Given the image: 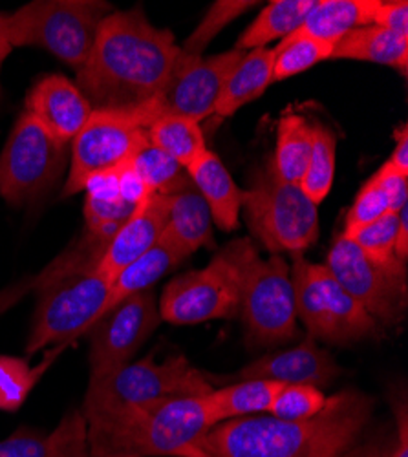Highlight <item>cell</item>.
I'll return each mask as SVG.
<instances>
[{
    "label": "cell",
    "instance_id": "6da1fadb",
    "mask_svg": "<svg viewBox=\"0 0 408 457\" xmlns=\"http://www.w3.org/2000/svg\"><path fill=\"white\" fill-rule=\"evenodd\" d=\"M372 411V397L343 390L303 421L253 415L220 423L176 457H345L357 445Z\"/></svg>",
    "mask_w": 408,
    "mask_h": 457
},
{
    "label": "cell",
    "instance_id": "7a4b0ae2",
    "mask_svg": "<svg viewBox=\"0 0 408 457\" xmlns=\"http://www.w3.org/2000/svg\"><path fill=\"white\" fill-rule=\"evenodd\" d=\"M179 57L171 29L156 28L141 8L112 12L78 70L76 87L92 108H134L162 99Z\"/></svg>",
    "mask_w": 408,
    "mask_h": 457
},
{
    "label": "cell",
    "instance_id": "3957f363",
    "mask_svg": "<svg viewBox=\"0 0 408 457\" xmlns=\"http://www.w3.org/2000/svg\"><path fill=\"white\" fill-rule=\"evenodd\" d=\"M104 245L87 235L37 275V306L26 353L70 345L101 317L110 282L97 271Z\"/></svg>",
    "mask_w": 408,
    "mask_h": 457
},
{
    "label": "cell",
    "instance_id": "277c9868",
    "mask_svg": "<svg viewBox=\"0 0 408 457\" xmlns=\"http://www.w3.org/2000/svg\"><path fill=\"white\" fill-rule=\"evenodd\" d=\"M211 428L204 397L163 399L87 419L90 457H176Z\"/></svg>",
    "mask_w": 408,
    "mask_h": 457
},
{
    "label": "cell",
    "instance_id": "5b68a950",
    "mask_svg": "<svg viewBox=\"0 0 408 457\" xmlns=\"http://www.w3.org/2000/svg\"><path fill=\"white\" fill-rule=\"evenodd\" d=\"M256 253L249 238H240L228 244L204 270L171 280L158 302L162 320L193 326L237 317L247 263Z\"/></svg>",
    "mask_w": 408,
    "mask_h": 457
},
{
    "label": "cell",
    "instance_id": "8992f818",
    "mask_svg": "<svg viewBox=\"0 0 408 457\" xmlns=\"http://www.w3.org/2000/svg\"><path fill=\"white\" fill-rule=\"evenodd\" d=\"M112 12V4L101 0H35L3 15V28L12 48H43L78 71Z\"/></svg>",
    "mask_w": 408,
    "mask_h": 457
},
{
    "label": "cell",
    "instance_id": "52a82bcc",
    "mask_svg": "<svg viewBox=\"0 0 408 457\" xmlns=\"http://www.w3.org/2000/svg\"><path fill=\"white\" fill-rule=\"evenodd\" d=\"M214 386L187 357L171 355L163 362L153 357L129 362L101 378H90L83 403L85 419L118 410L179 397H204Z\"/></svg>",
    "mask_w": 408,
    "mask_h": 457
},
{
    "label": "cell",
    "instance_id": "ba28073f",
    "mask_svg": "<svg viewBox=\"0 0 408 457\" xmlns=\"http://www.w3.org/2000/svg\"><path fill=\"white\" fill-rule=\"evenodd\" d=\"M163 116L162 99L134 108H96L71 141V162L62 196L85 190L90 176L127 165L148 143L146 130Z\"/></svg>",
    "mask_w": 408,
    "mask_h": 457
},
{
    "label": "cell",
    "instance_id": "9c48e42d",
    "mask_svg": "<svg viewBox=\"0 0 408 457\" xmlns=\"http://www.w3.org/2000/svg\"><path fill=\"white\" fill-rule=\"evenodd\" d=\"M289 268L296 319L313 340L328 345H355L379 337V324L337 282L324 263L310 262L304 253L291 254Z\"/></svg>",
    "mask_w": 408,
    "mask_h": 457
},
{
    "label": "cell",
    "instance_id": "30bf717a",
    "mask_svg": "<svg viewBox=\"0 0 408 457\" xmlns=\"http://www.w3.org/2000/svg\"><path fill=\"white\" fill-rule=\"evenodd\" d=\"M317 207L301 185L280 179L270 167L254 174L242 202L251 235L271 254L304 253L317 242Z\"/></svg>",
    "mask_w": 408,
    "mask_h": 457
},
{
    "label": "cell",
    "instance_id": "8fae6325",
    "mask_svg": "<svg viewBox=\"0 0 408 457\" xmlns=\"http://www.w3.org/2000/svg\"><path fill=\"white\" fill-rule=\"evenodd\" d=\"M324 265L379 326L392 328L404 320L408 306L404 260H376L339 235Z\"/></svg>",
    "mask_w": 408,
    "mask_h": 457
},
{
    "label": "cell",
    "instance_id": "7c38bea8",
    "mask_svg": "<svg viewBox=\"0 0 408 457\" xmlns=\"http://www.w3.org/2000/svg\"><path fill=\"white\" fill-rule=\"evenodd\" d=\"M246 340L251 348H277L296 337L295 291L289 265L280 254L249 260L240 300Z\"/></svg>",
    "mask_w": 408,
    "mask_h": 457
},
{
    "label": "cell",
    "instance_id": "4fadbf2b",
    "mask_svg": "<svg viewBox=\"0 0 408 457\" xmlns=\"http://www.w3.org/2000/svg\"><path fill=\"white\" fill-rule=\"evenodd\" d=\"M68 162V145L54 139L24 110L0 154V196L24 205L55 185Z\"/></svg>",
    "mask_w": 408,
    "mask_h": 457
},
{
    "label": "cell",
    "instance_id": "5bb4252c",
    "mask_svg": "<svg viewBox=\"0 0 408 457\" xmlns=\"http://www.w3.org/2000/svg\"><path fill=\"white\" fill-rule=\"evenodd\" d=\"M160 322L162 315L153 289L132 295L101 315L88 329L90 378L106 377L127 366Z\"/></svg>",
    "mask_w": 408,
    "mask_h": 457
},
{
    "label": "cell",
    "instance_id": "9a60e30c",
    "mask_svg": "<svg viewBox=\"0 0 408 457\" xmlns=\"http://www.w3.org/2000/svg\"><path fill=\"white\" fill-rule=\"evenodd\" d=\"M244 55L246 52L233 48L211 57H178L172 79L162 96L163 116L172 113L198 123L211 118L231 70Z\"/></svg>",
    "mask_w": 408,
    "mask_h": 457
},
{
    "label": "cell",
    "instance_id": "2e32d148",
    "mask_svg": "<svg viewBox=\"0 0 408 457\" xmlns=\"http://www.w3.org/2000/svg\"><path fill=\"white\" fill-rule=\"evenodd\" d=\"M26 112L54 139L70 145L94 112L83 92L64 75H46L26 97Z\"/></svg>",
    "mask_w": 408,
    "mask_h": 457
},
{
    "label": "cell",
    "instance_id": "e0dca14e",
    "mask_svg": "<svg viewBox=\"0 0 408 457\" xmlns=\"http://www.w3.org/2000/svg\"><path fill=\"white\" fill-rule=\"evenodd\" d=\"M169 196L151 195L120 227V231L108 242L97 263V271L110 284L129 263L151 251L160 242L169 220Z\"/></svg>",
    "mask_w": 408,
    "mask_h": 457
},
{
    "label": "cell",
    "instance_id": "ac0fdd59",
    "mask_svg": "<svg viewBox=\"0 0 408 457\" xmlns=\"http://www.w3.org/2000/svg\"><path fill=\"white\" fill-rule=\"evenodd\" d=\"M341 375V366L322 350L317 340L308 337L299 346L256 359L238 371V380H277L284 385L329 386Z\"/></svg>",
    "mask_w": 408,
    "mask_h": 457
},
{
    "label": "cell",
    "instance_id": "d6986e66",
    "mask_svg": "<svg viewBox=\"0 0 408 457\" xmlns=\"http://www.w3.org/2000/svg\"><path fill=\"white\" fill-rule=\"evenodd\" d=\"M187 174L205 200L212 221L221 231H235L242 211L244 190L235 183L226 165L207 148L187 169Z\"/></svg>",
    "mask_w": 408,
    "mask_h": 457
},
{
    "label": "cell",
    "instance_id": "ffe728a7",
    "mask_svg": "<svg viewBox=\"0 0 408 457\" xmlns=\"http://www.w3.org/2000/svg\"><path fill=\"white\" fill-rule=\"evenodd\" d=\"M169 198V220L162 240L183 260L204 245H212V216L196 187L179 190Z\"/></svg>",
    "mask_w": 408,
    "mask_h": 457
},
{
    "label": "cell",
    "instance_id": "44dd1931",
    "mask_svg": "<svg viewBox=\"0 0 408 457\" xmlns=\"http://www.w3.org/2000/svg\"><path fill=\"white\" fill-rule=\"evenodd\" d=\"M85 190V235L106 247L136 207L127 204L120 193L118 169L90 176Z\"/></svg>",
    "mask_w": 408,
    "mask_h": 457
},
{
    "label": "cell",
    "instance_id": "7402d4cb",
    "mask_svg": "<svg viewBox=\"0 0 408 457\" xmlns=\"http://www.w3.org/2000/svg\"><path fill=\"white\" fill-rule=\"evenodd\" d=\"M331 59H348L390 66L406 78L408 71V37L379 26H362L348 31L333 45Z\"/></svg>",
    "mask_w": 408,
    "mask_h": 457
},
{
    "label": "cell",
    "instance_id": "603a6c76",
    "mask_svg": "<svg viewBox=\"0 0 408 457\" xmlns=\"http://www.w3.org/2000/svg\"><path fill=\"white\" fill-rule=\"evenodd\" d=\"M284 383L277 380H238L235 385L214 388L204 395L211 428L233 419L268 415L277 392Z\"/></svg>",
    "mask_w": 408,
    "mask_h": 457
},
{
    "label": "cell",
    "instance_id": "cb8c5ba5",
    "mask_svg": "<svg viewBox=\"0 0 408 457\" xmlns=\"http://www.w3.org/2000/svg\"><path fill=\"white\" fill-rule=\"evenodd\" d=\"M273 83V50L258 48L246 52L231 70L214 106V116L229 118L244 104L261 97Z\"/></svg>",
    "mask_w": 408,
    "mask_h": 457
},
{
    "label": "cell",
    "instance_id": "d4e9b609",
    "mask_svg": "<svg viewBox=\"0 0 408 457\" xmlns=\"http://www.w3.org/2000/svg\"><path fill=\"white\" fill-rule=\"evenodd\" d=\"M378 4L379 0H315L299 31L333 46L348 31L372 26Z\"/></svg>",
    "mask_w": 408,
    "mask_h": 457
},
{
    "label": "cell",
    "instance_id": "484cf974",
    "mask_svg": "<svg viewBox=\"0 0 408 457\" xmlns=\"http://www.w3.org/2000/svg\"><path fill=\"white\" fill-rule=\"evenodd\" d=\"M313 148V123L296 112H286L277 127V146L270 169L280 179L299 185Z\"/></svg>",
    "mask_w": 408,
    "mask_h": 457
},
{
    "label": "cell",
    "instance_id": "4316f807",
    "mask_svg": "<svg viewBox=\"0 0 408 457\" xmlns=\"http://www.w3.org/2000/svg\"><path fill=\"white\" fill-rule=\"evenodd\" d=\"M313 6L315 0H273L244 29L235 48L251 52L266 48V45L275 39H286L301 29Z\"/></svg>",
    "mask_w": 408,
    "mask_h": 457
},
{
    "label": "cell",
    "instance_id": "83f0119b",
    "mask_svg": "<svg viewBox=\"0 0 408 457\" xmlns=\"http://www.w3.org/2000/svg\"><path fill=\"white\" fill-rule=\"evenodd\" d=\"M181 260L183 258L160 238V242L151 251H146L143 256L129 263L112 280L101 315L118 306L125 298L151 289L160 278H163L172 268H176Z\"/></svg>",
    "mask_w": 408,
    "mask_h": 457
},
{
    "label": "cell",
    "instance_id": "f1b7e54d",
    "mask_svg": "<svg viewBox=\"0 0 408 457\" xmlns=\"http://www.w3.org/2000/svg\"><path fill=\"white\" fill-rule=\"evenodd\" d=\"M148 143L163 150L187 170L207 150L200 123L183 116L165 113L146 130Z\"/></svg>",
    "mask_w": 408,
    "mask_h": 457
},
{
    "label": "cell",
    "instance_id": "f546056e",
    "mask_svg": "<svg viewBox=\"0 0 408 457\" xmlns=\"http://www.w3.org/2000/svg\"><path fill=\"white\" fill-rule=\"evenodd\" d=\"M66 346L68 345L50 348L41 364L33 368L24 359L0 355V410L17 411Z\"/></svg>",
    "mask_w": 408,
    "mask_h": 457
},
{
    "label": "cell",
    "instance_id": "4dcf8cb0",
    "mask_svg": "<svg viewBox=\"0 0 408 457\" xmlns=\"http://www.w3.org/2000/svg\"><path fill=\"white\" fill-rule=\"evenodd\" d=\"M129 165L153 195L172 196L179 190L193 187L187 170L151 143L141 146Z\"/></svg>",
    "mask_w": 408,
    "mask_h": 457
},
{
    "label": "cell",
    "instance_id": "1f68e13d",
    "mask_svg": "<svg viewBox=\"0 0 408 457\" xmlns=\"http://www.w3.org/2000/svg\"><path fill=\"white\" fill-rule=\"evenodd\" d=\"M333 46L315 37L295 31L273 48V83L299 75L315 64L331 59Z\"/></svg>",
    "mask_w": 408,
    "mask_h": 457
},
{
    "label": "cell",
    "instance_id": "d6a6232c",
    "mask_svg": "<svg viewBox=\"0 0 408 457\" xmlns=\"http://www.w3.org/2000/svg\"><path fill=\"white\" fill-rule=\"evenodd\" d=\"M336 154H337V136L326 125L313 123V148L301 179L304 195L315 204H322L329 195L333 176H336Z\"/></svg>",
    "mask_w": 408,
    "mask_h": 457
},
{
    "label": "cell",
    "instance_id": "836d02e7",
    "mask_svg": "<svg viewBox=\"0 0 408 457\" xmlns=\"http://www.w3.org/2000/svg\"><path fill=\"white\" fill-rule=\"evenodd\" d=\"M256 3H249V0H218L214 3L204 21L198 24V28L191 33L187 41L179 46V57L181 59H196L202 57V52L205 46L211 45L214 37L224 29L228 24H231L237 17L244 15L247 10H251Z\"/></svg>",
    "mask_w": 408,
    "mask_h": 457
},
{
    "label": "cell",
    "instance_id": "e575fe53",
    "mask_svg": "<svg viewBox=\"0 0 408 457\" xmlns=\"http://www.w3.org/2000/svg\"><path fill=\"white\" fill-rule=\"evenodd\" d=\"M399 227V211H388L381 218L370 221L362 227L354 228L350 233H341L350 238L359 249L376 260H392L396 256V235Z\"/></svg>",
    "mask_w": 408,
    "mask_h": 457
},
{
    "label": "cell",
    "instance_id": "d590c367",
    "mask_svg": "<svg viewBox=\"0 0 408 457\" xmlns=\"http://www.w3.org/2000/svg\"><path fill=\"white\" fill-rule=\"evenodd\" d=\"M326 399L324 392L317 386L282 385L268 415L284 419V421H303L317 415L324 408Z\"/></svg>",
    "mask_w": 408,
    "mask_h": 457
},
{
    "label": "cell",
    "instance_id": "8d00e7d4",
    "mask_svg": "<svg viewBox=\"0 0 408 457\" xmlns=\"http://www.w3.org/2000/svg\"><path fill=\"white\" fill-rule=\"evenodd\" d=\"M48 457H90L87 419L81 410H71L62 417L59 427L48 436Z\"/></svg>",
    "mask_w": 408,
    "mask_h": 457
},
{
    "label": "cell",
    "instance_id": "74e56055",
    "mask_svg": "<svg viewBox=\"0 0 408 457\" xmlns=\"http://www.w3.org/2000/svg\"><path fill=\"white\" fill-rule=\"evenodd\" d=\"M388 211H390L388 196L383 190V187L379 185L378 178L372 176L361 187L352 207L348 209L343 233H350L357 227H362L370 221H374V220L381 218L383 214H387Z\"/></svg>",
    "mask_w": 408,
    "mask_h": 457
},
{
    "label": "cell",
    "instance_id": "f35d334b",
    "mask_svg": "<svg viewBox=\"0 0 408 457\" xmlns=\"http://www.w3.org/2000/svg\"><path fill=\"white\" fill-rule=\"evenodd\" d=\"M48 436L29 428H19L8 439L0 441V457H48Z\"/></svg>",
    "mask_w": 408,
    "mask_h": 457
},
{
    "label": "cell",
    "instance_id": "ab89813d",
    "mask_svg": "<svg viewBox=\"0 0 408 457\" xmlns=\"http://www.w3.org/2000/svg\"><path fill=\"white\" fill-rule=\"evenodd\" d=\"M388 196L390 211L397 212L403 205L408 204V176L401 174L388 162L374 174Z\"/></svg>",
    "mask_w": 408,
    "mask_h": 457
},
{
    "label": "cell",
    "instance_id": "60d3db41",
    "mask_svg": "<svg viewBox=\"0 0 408 457\" xmlns=\"http://www.w3.org/2000/svg\"><path fill=\"white\" fill-rule=\"evenodd\" d=\"M372 24L408 37V3L406 0H399V3L397 0L394 3L379 0Z\"/></svg>",
    "mask_w": 408,
    "mask_h": 457
},
{
    "label": "cell",
    "instance_id": "b9f144b4",
    "mask_svg": "<svg viewBox=\"0 0 408 457\" xmlns=\"http://www.w3.org/2000/svg\"><path fill=\"white\" fill-rule=\"evenodd\" d=\"M35 286H37V275L21 278L6 286L4 289H0V317H3L6 312H10L13 306H17L28 293L35 291Z\"/></svg>",
    "mask_w": 408,
    "mask_h": 457
},
{
    "label": "cell",
    "instance_id": "7bdbcfd3",
    "mask_svg": "<svg viewBox=\"0 0 408 457\" xmlns=\"http://www.w3.org/2000/svg\"><path fill=\"white\" fill-rule=\"evenodd\" d=\"M396 146L392 150V156L388 163L397 169L401 174L408 176V125L403 123L399 129L394 132Z\"/></svg>",
    "mask_w": 408,
    "mask_h": 457
},
{
    "label": "cell",
    "instance_id": "ee69618b",
    "mask_svg": "<svg viewBox=\"0 0 408 457\" xmlns=\"http://www.w3.org/2000/svg\"><path fill=\"white\" fill-rule=\"evenodd\" d=\"M396 423H397V439L394 446L388 450L387 457H408V415L406 404L401 403V410L394 406Z\"/></svg>",
    "mask_w": 408,
    "mask_h": 457
},
{
    "label": "cell",
    "instance_id": "f6af8a7d",
    "mask_svg": "<svg viewBox=\"0 0 408 457\" xmlns=\"http://www.w3.org/2000/svg\"><path fill=\"white\" fill-rule=\"evenodd\" d=\"M396 256L406 262L408 256V204L399 209V227L396 235Z\"/></svg>",
    "mask_w": 408,
    "mask_h": 457
},
{
    "label": "cell",
    "instance_id": "bcb514c9",
    "mask_svg": "<svg viewBox=\"0 0 408 457\" xmlns=\"http://www.w3.org/2000/svg\"><path fill=\"white\" fill-rule=\"evenodd\" d=\"M13 48L10 46L6 35H4V28H3V15H0V66H3V62L6 61V57L10 55Z\"/></svg>",
    "mask_w": 408,
    "mask_h": 457
},
{
    "label": "cell",
    "instance_id": "7dc6e473",
    "mask_svg": "<svg viewBox=\"0 0 408 457\" xmlns=\"http://www.w3.org/2000/svg\"><path fill=\"white\" fill-rule=\"evenodd\" d=\"M387 453H388V450H387V452H385V453H383V455H381V457H387Z\"/></svg>",
    "mask_w": 408,
    "mask_h": 457
}]
</instances>
